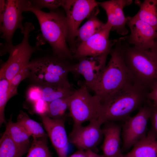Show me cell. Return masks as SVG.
Listing matches in <instances>:
<instances>
[{
  "mask_svg": "<svg viewBox=\"0 0 157 157\" xmlns=\"http://www.w3.org/2000/svg\"><path fill=\"white\" fill-rule=\"evenodd\" d=\"M147 89L134 83L126 85L101 104L99 118L107 122H124L149 99Z\"/></svg>",
  "mask_w": 157,
  "mask_h": 157,
  "instance_id": "cell-1",
  "label": "cell"
},
{
  "mask_svg": "<svg viewBox=\"0 0 157 157\" xmlns=\"http://www.w3.org/2000/svg\"><path fill=\"white\" fill-rule=\"evenodd\" d=\"M117 42L111 50L110 60L101 72L93 90L100 98L101 104L126 85L134 83L125 63L121 44Z\"/></svg>",
  "mask_w": 157,
  "mask_h": 157,
  "instance_id": "cell-2",
  "label": "cell"
},
{
  "mask_svg": "<svg viewBox=\"0 0 157 157\" xmlns=\"http://www.w3.org/2000/svg\"><path fill=\"white\" fill-rule=\"evenodd\" d=\"M25 11L32 12L36 17L42 36L51 47L54 55L66 60L73 58L66 43L68 26L65 15L58 11L44 12L30 2Z\"/></svg>",
  "mask_w": 157,
  "mask_h": 157,
  "instance_id": "cell-3",
  "label": "cell"
},
{
  "mask_svg": "<svg viewBox=\"0 0 157 157\" xmlns=\"http://www.w3.org/2000/svg\"><path fill=\"white\" fill-rule=\"evenodd\" d=\"M70 65L67 60L54 55L40 57L30 61L27 65L28 78L41 86L51 84L72 86L68 78Z\"/></svg>",
  "mask_w": 157,
  "mask_h": 157,
  "instance_id": "cell-4",
  "label": "cell"
},
{
  "mask_svg": "<svg viewBox=\"0 0 157 157\" xmlns=\"http://www.w3.org/2000/svg\"><path fill=\"white\" fill-rule=\"evenodd\" d=\"M124 59L134 83L150 89L157 82V68L149 50H144L119 40Z\"/></svg>",
  "mask_w": 157,
  "mask_h": 157,
  "instance_id": "cell-5",
  "label": "cell"
},
{
  "mask_svg": "<svg viewBox=\"0 0 157 157\" xmlns=\"http://www.w3.org/2000/svg\"><path fill=\"white\" fill-rule=\"evenodd\" d=\"M24 26L23 38L20 43L16 45L5 44L1 45L0 55L8 53L9 56L8 60L1 65L0 79L5 78L10 81L27 66L33 54L40 49L38 45L33 46L29 43L30 33L34 29V25L26 22Z\"/></svg>",
  "mask_w": 157,
  "mask_h": 157,
  "instance_id": "cell-6",
  "label": "cell"
},
{
  "mask_svg": "<svg viewBox=\"0 0 157 157\" xmlns=\"http://www.w3.org/2000/svg\"><path fill=\"white\" fill-rule=\"evenodd\" d=\"M101 106V99L97 95H91L84 84L75 90L70 96L69 116L73 121V128L99 118Z\"/></svg>",
  "mask_w": 157,
  "mask_h": 157,
  "instance_id": "cell-7",
  "label": "cell"
},
{
  "mask_svg": "<svg viewBox=\"0 0 157 157\" xmlns=\"http://www.w3.org/2000/svg\"><path fill=\"white\" fill-rule=\"evenodd\" d=\"M151 106V102L148 99L136 114L130 116L123 122L122 126V152L127 151L147 136Z\"/></svg>",
  "mask_w": 157,
  "mask_h": 157,
  "instance_id": "cell-8",
  "label": "cell"
},
{
  "mask_svg": "<svg viewBox=\"0 0 157 157\" xmlns=\"http://www.w3.org/2000/svg\"><path fill=\"white\" fill-rule=\"evenodd\" d=\"M29 3L28 0H6L4 11L0 17L1 37L5 41V44H13L12 39L17 29H20L23 33L24 26L22 22L24 17L22 13Z\"/></svg>",
  "mask_w": 157,
  "mask_h": 157,
  "instance_id": "cell-9",
  "label": "cell"
},
{
  "mask_svg": "<svg viewBox=\"0 0 157 157\" xmlns=\"http://www.w3.org/2000/svg\"><path fill=\"white\" fill-rule=\"evenodd\" d=\"M112 27L107 22L104 28L85 41L78 45L73 51V58L78 60L87 57L107 58L113 46L117 40L109 39Z\"/></svg>",
  "mask_w": 157,
  "mask_h": 157,
  "instance_id": "cell-10",
  "label": "cell"
},
{
  "mask_svg": "<svg viewBox=\"0 0 157 157\" xmlns=\"http://www.w3.org/2000/svg\"><path fill=\"white\" fill-rule=\"evenodd\" d=\"M98 2L94 0H65L63 7L66 14L68 26L67 41L75 43L80 24L97 8Z\"/></svg>",
  "mask_w": 157,
  "mask_h": 157,
  "instance_id": "cell-11",
  "label": "cell"
},
{
  "mask_svg": "<svg viewBox=\"0 0 157 157\" xmlns=\"http://www.w3.org/2000/svg\"><path fill=\"white\" fill-rule=\"evenodd\" d=\"M103 124L99 119L90 122L86 126L73 128L68 136L69 142L78 150L95 151L103 137L101 126Z\"/></svg>",
  "mask_w": 157,
  "mask_h": 157,
  "instance_id": "cell-12",
  "label": "cell"
},
{
  "mask_svg": "<svg viewBox=\"0 0 157 157\" xmlns=\"http://www.w3.org/2000/svg\"><path fill=\"white\" fill-rule=\"evenodd\" d=\"M106 59L98 57H87L79 60V62L71 64L70 72L76 78L80 75L85 80L87 88L93 90L101 72L106 66Z\"/></svg>",
  "mask_w": 157,
  "mask_h": 157,
  "instance_id": "cell-13",
  "label": "cell"
},
{
  "mask_svg": "<svg viewBox=\"0 0 157 157\" xmlns=\"http://www.w3.org/2000/svg\"><path fill=\"white\" fill-rule=\"evenodd\" d=\"M44 127L58 157H67L69 139L65 119H55L47 115L40 116Z\"/></svg>",
  "mask_w": 157,
  "mask_h": 157,
  "instance_id": "cell-14",
  "label": "cell"
},
{
  "mask_svg": "<svg viewBox=\"0 0 157 157\" xmlns=\"http://www.w3.org/2000/svg\"><path fill=\"white\" fill-rule=\"evenodd\" d=\"M127 24L131 31L128 43L141 49L150 50L157 37V31L149 24L134 17H129Z\"/></svg>",
  "mask_w": 157,
  "mask_h": 157,
  "instance_id": "cell-15",
  "label": "cell"
},
{
  "mask_svg": "<svg viewBox=\"0 0 157 157\" xmlns=\"http://www.w3.org/2000/svg\"><path fill=\"white\" fill-rule=\"evenodd\" d=\"M132 2V0H111L98 2L99 5L106 12L108 18L107 22L111 26V31H115L123 35L128 33L126 25L129 17L125 16L123 9Z\"/></svg>",
  "mask_w": 157,
  "mask_h": 157,
  "instance_id": "cell-16",
  "label": "cell"
},
{
  "mask_svg": "<svg viewBox=\"0 0 157 157\" xmlns=\"http://www.w3.org/2000/svg\"><path fill=\"white\" fill-rule=\"evenodd\" d=\"M102 129L104 137L101 149L104 157H124L120 147L122 126L118 123L107 122Z\"/></svg>",
  "mask_w": 157,
  "mask_h": 157,
  "instance_id": "cell-17",
  "label": "cell"
},
{
  "mask_svg": "<svg viewBox=\"0 0 157 157\" xmlns=\"http://www.w3.org/2000/svg\"><path fill=\"white\" fill-rule=\"evenodd\" d=\"M96 8L89 17L88 20L78 29L76 34V40L79 45L102 29L105 25L97 17L99 11Z\"/></svg>",
  "mask_w": 157,
  "mask_h": 157,
  "instance_id": "cell-18",
  "label": "cell"
},
{
  "mask_svg": "<svg viewBox=\"0 0 157 157\" xmlns=\"http://www.w3.org/2000/svg\"><path fill=\"white\" fill-rule=\"evenodd\" d=\"M124 157H157V139L147 134Z\"/></svg>",
  "mask_w": 157,
  "mask_h": 157,
  "instance_id": "cell-19",
  "label": "cell"
},
{
  "mask_svg": "<svg viewBox=\"0 0 157 157\" xmlns=\"http://www.w3.org/2000/svg\"><path fill=\"white\" fill-rule=\"evenodd\" d=\"M135 3L140 8L133 17L149 24L157 31V0H136Z\"/></svg>",
  "mask_w": 157,
  "mask_h": 157,
  "instance_id": "cell-20",
  "label": "cell"
},
{
  "mask_svg": "<svg viewBox=\"0 0 157 157\" xmlns=\"http://www.w3.org/2000/svg\"><path fill=\"white\" fill-rule=\"evenodd\" d=\"M28 149L17 144L5 131L0 140V157H22Z\"/></svg>",
  "mask_w": 157,
  "mask_h": 157,
  "instance_id": "cell-21",
  "label": "cell"
},
{
  "mask_svg": "<svg viewBox=\"0 0 157 157\" xmlns=\"http://www.w3.org/2000/svg\"><path fill=\"white\" fill-rule=\"evenodd\" d=\"M5 130L17 144L29 149L31 135L19 123L17 122H13L11 116L6 126Z\"/></svg>",
  "mask_w": 157,
  "mask_h": 157,
  "instance_id": "cell-22",
  "label": "cell"
},
{
  "mask_svg": "<svg viewBox=\"0 0 157 157\" xmlns=\"http://www.w3.org/2000/svg\"><path fill=\"white\" fill-rule=\"evenodd\" d=\"M41 87L42 98L48 102L59 98L70 96L74 91L72 86L58 84H51Z\"/></svg>",
  "mask_w": 157,
  "mask_h": 157,
  "instance_id": "cell-23",
  "label": "cell"
},
{
  "mask_svg": "<svg viewBox=\"0 0 157 157\" xmlns=\"http://www.w3.org/2000/svg\"><path fill=\"white\" fill-rule=\"evenodd\" d=\"M33 139L47 138L48 135L41 125L31 119L25 112L21 111L17 117V122Z\"/></svg>",
  "mask_w": 157,
  "mask_h": 157,
  "instance_id": "cell-24",
  "label": "cell"
},
{
  "mask_svg": "<svg viewBox=\"0 0 157 157\" xmlns=\"http://www.w3.org/2000/svg\"><path fill=\"white\" fill-rule=\"evenodd\" d=\"M70 97L59 98L49 102L47 115L54 119H65L66 112L69 109Z\"/></svg>",
  "mask_w": 157,
  "mask_h": 157,
  "instance_id": "cell-25",
  "label": "cell"
},
{
  "mask_svg": "<svg viewBox=\"0 0 157 157\" xmlns=\"http://www.w3.org/2000/svg\"><path fill=\"white\" fill-rule=\"evenodd\" d=\"M47 139H33L26 157H52L47 146Z\"/></svg>",
  "mask_w": 157,
  "mask_h": 157,
  "instance_id": "cell-26",
  "label": "cell"
},
{
  "mask_svg": "<svg viewBox=\"0 0 157 157\" xmlns=\"http://www.w3.org/2000/svg\"><path fill=\"white\" fill-rule=\"evenodd\" d=\"M12 97L10 81L6 79H0V125L5 122L4 110L6 104Z\"/></svg>",
  "mask_w": 157,
  "mask_h": 157,
  "instance_id": "cell-27",
  "label": "cell"
},
{
  "mask_svg": "<svg viewBox=\"0 0 157 157\" xmlns=\"http://www.w3.org/2000/svg\"><path fill=\"white\" fill-rule=\"evenodd\" d=\"M31 5L41 10L47 8L53 11L60 7H63L65 0H34L30 1Z\"/></svg>",
  "mask_w": 157,
  "mask_h": 157,
  "instance_id": "cell-28",
  "label": "cell"
},
{
  "mask_svg": "<svg viewBox=\"0 0 157 157\" xmlns=\"http://www.w3.org/2000/svg\"><path fill=\"white\" fill-rule=\"evenodd\" d=\"M30 71L27 66L19 72L10 81L11 95L12 97L17 94V88L20 83L24 79L28 78Z\"/></svg>",
  "mask_w": 157,
  "mask_h": 157,
  "instance_id": "cell-29",
  "label": "cell"
},
{
  "mask_svg": "<svg viewBox=\"0 0 157 157\" xmlns=\"http://www.w3.org/2000/svg\"><path fill=\"white\" fill-rule=\"evenodd\" d=\"M26 100L33 104L42 98V89L41 86L34 84L30 86L26 93Z\"/></svg>",
  "mask_w": 157,
  "mask_h": 157,
  "instance_id": "cell-30",
  "label": "cell"
},
{
  "mask_svg": "<svg viewBox=\"0 0 157 157\" xmlns=\"http://www.w3.org/2000/svg\"><path fill=\"white\" fill-rule=\"evenodd\" d=\"M33 111L40 116L47 115L49 109V102L41 98L33 103Z\"/></svg>",
  "mask_w": 157,
  "mask_h": 157,
  "instance_id": "cell-31",
  "label": "cell"
},
{
  "mask_svg": "<svg viewBox=\"0 0 157 157\" xmlns=\"http://www.w3.org/2000/svg\"><path fill=\"white\" fill-rule=\"evenodd\" d=\"M151 104V110L150 118L151 126L147 134L157 139V108L153 106L152 102Z\"/></svg>",
  "mask_w": 157,
  "mask_h": 157,
  "instance_id": "cell-32",
  "label": "cell"
},
{
  "mask_svg": "<svg viewBox=\"0 0 157 157\" xmlns=\"http://www.w3.org/2000/svg\"><path fill=\"white\" fill-rule=\"evenodd\" d=\"M148 96L153 106L157 108V82L152 86L151 91L148 93Z\"/></svg>",
  "mask_w": 157,
  "mask_h": 157,
  "instance_id": "cell-33",
  "label": "cell"
},
{
  "mask_svg": "<svg viewBox=\"0 0 157 157\" xmlns=\"http://www.w3.org/2000/svg\"><path fill=\"white\" fill-rule=\"evenodd\" d=\"M150 51L157 68V37L156 38L154 45Z\"/></svg>",
  "mask_w": 157,
  "mask_h": 157,
  "instance_id": "cell-34",
  "label": "cell"
},
{
  "mask_svg": "<svg viewBox=\"0 0 157 157\" xmlns=\"http://www.w3.org/2000/svg\"><path fill=\"white\" fill-rule=\"evenodd\" d=\"M67 157H87L85 151L78 150Z\"/></svg>",
  "mask_w": 157,
  "mask_h": 157,
  "instance_id": "cell-35",
  "label": "cell"
},
{
  "mask_svg": "<svg viewBox=\"0 0 157 157\" xmlns=\"http://www.w3.org/2000/svg\"><path fill=\"white\" fill-rule=\"evenodd\" d=\"M87 157H104L103 155H99L90 150L85 151Z\"/></svg>",
  "mask_w": 157,
  "mask_h": 157,
  "instance_id": "cell-36",
  "label": "cell"
}]
</instances>
